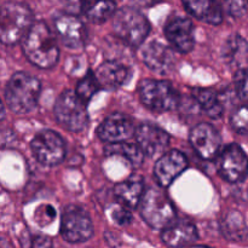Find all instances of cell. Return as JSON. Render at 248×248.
I'll list each match as a JSON object with an SVG mask.
<instances>
[{
  "label": "cell",
  "mask_w": 248,
  "mask_h": 248,
  "mask_svg": "<svg viewBox=\"0 0 248 248\" xmlns=\"http://www.w3.org/2000/svg\"><path fill=\"white\" fill-rule=\"evenodd\" d=\"M41 84L35 77L24 72L15 73L5 86L6 106L16 114H28L36 108Z\"/></svg>",
  "instance_id": "2"
},
{
  "label": "cell",
  "mask_w": 248,
  "mask_h": 248,
  "mask_svg": "<svg viewBox=\"0 0 248 248\" xmlns=\"http://www.w3.org/2000/svg\"><path fill=\"white\" fill-rule=\"evenodd\" d=\"M190 248H212V247H208V246H193Z\"/></svg>",
  "instance_id": "34"
},
{
  "label": "cell",
  "mask_w": 248,
  "mask_h": 248,
  "mask_svg": "<svg viewBox=\"0 0 248 248\" xmlns=\"http://www.w3.org/2000/svg\"><path fill=\"white\" fill-rule=\"evenodd\" d=\"M128 68L115 60L106 61L97 68L96 77L102 89L115 90L123 86L127 80Z\"/></svg>",
  "instance_id": "19"
},
{
  "label": "cell",
  "mask_w": 248,
  "mask_h": 248,
  "mask_svg": "<svg viewBox=\"0 0 248 248\" xmlns=\"http://www.w3.org/2000/svg\"><path fill=\"white\" fill-rule=\"evenodd\" d=\"M138 94L148 109L159 113L173 110L181 101L177 90L166 80H142L138 85Z\"/></svg>",
  "instance_id": "6"
},
{
  "label": "cell",
  "mask_w": 248,
  "mask_h": 248,
  "mask_svg": "<svg viewBox=\"0 0 248 248\" xmlns=\"http://www.w3.org/2000/svg\"><path fill=\"white\" fill-rule=\"evenodd\" d=\"M183 5L189 14L200 21L210 24L222 23L223 10L219 2L199 0V1H186Z\"/></svg>",
  "instance_id": "21"
},
{
  "label": "cell",
  "mask_w": 248,
  "mask_h": 248,
  "mask_svg": "<svg viewBox=\"0 0 248 248\" xmlns=\"http://www.w3.org/2000/svg\"><path fill=\"white\" fill-rule=\"evenodd\" d=\"M222 56L230 67H241L248 57V43L237 34L230 35L223 44Z\"/></svg>",
  "instance_id": "22"
},
{
  "label": "cell",
  "mask_w": 248,
  "mask_h": 248,
  "mask_svg": "<svg viewBox=\"0 0 248 248\" xmlns=\"http://www.w3.org/2000/svg\"><path fill=\"white\" fill-rule=\"evenodd\" d=\"M36 161L45 166H56L65 157V143L57 132L52 130L40 131L31 143Z\"/></svg>",
  "instance_id": "9"
},
{
  "label": "cell",
  "mask_w": 248,
  "mask_h": 248,
  "mask_svg": "<svg viewBox=\"0 0 248 248\" xmlns=\"http://www.w3.org/2000/svg\"><path fill=\"white\" fill-rule=\"evenodd\" d=\"M198 239L199 232L195 225L184 219H176L161 232L162 242L172 248L190 246Z\"/></svg>",
  "instance_id": "18"
},
{
  "label": "cell",
  "mask_w": 248,
  "mask_h": 248,
  "mask_svg": "<svg viewBox=\"0 0 248 248\" xmlns=\"http://www.w3.org/2000/svg\"><path fill=\"white\" fill-rule=\"evenodd\" d=\"M115 196L124 206L135 208L140 206L144 195V181L140 176H132L126 181L116 184L114 189Z\"/></svg>",
  "instance_id": "20"
},
{
  "label": "cell",
  "mask_w": 248,
  "mask_h": 248,
  "mask_svg": "<svg viewBox=\"0 0 248 248\" xmlns=\"http://www.w3.org/2000/svg\"><path fill=\"white\" fill-rule=\"evenodd\" d=\"M137 145L149 157L162 156L170 144V135L153 124H142L136 131Z\"/></svg>",
  "instance_id": "14"
},
{
  "label": "cell",
  "mask_w": 248,
  "mask_h": 248,
  "mask_svg": "<svg viewBox=\"0 0 248 248\" xmlns=\"http://www.w3.org/2000/svg\"><path fill=\"white\" fill-rule=\"evenodd\" d=\"M165 35L172 47L182 53L190 52L195 45L193 22L182 16H174L165 24Z\"/></svg>",
  "instance_id": "16"
},
{
  "label": "cell",
  "mask_w": 248,
  "mask_h": 248,
  "mask_svg": "<svg viewBox=\"0 0 248 248\" xmlns=\"http://www.w3.org/2000/svg\"><path fill=\"white\" fill-rule=\"evenodd\" d=\"M113 29L124 43L137 47L147 39L150 24L140 10L135 7H123L114 15Z\"/></svg>",
  "instance_id": "5"
},
{
  "label": "cell",
  "mask_w": 248,
  "mask_h": 248,
  "mask_svg": "<svg viewBox=\"0 0 248 248\" xmlns=\"http://www.w3.org/2000/svg\"><path fill=\"white\" fill-rule=\"evenodd\" d=\"M140 216L148 225L164 230L176 220V208L171 199L159 188H149L140 203Z\"/></svg>",
  "instance_id": "4"
},
{
  "label": "cell",
  "mask_w": 248,
  "mask_h": 248,
  "mask_svg": "<svg viewBox=\"0 0 248 248\" xmlns=\"http://www.w3.org/2000/svg\"><path fill=\"white\" fill-rule=\"evenodd\" d=\"M143 60L150 70L160 75L169 74L176 64L173 51L157 41H153L145 46L143 50Z\"/></svg>",
  "instance_id": "17"
},
{
  "label": "cell",
  "mask_w": 248,
  "mask_h": 248,
  "mask_svg": "<svg viewBox=\"0 0 248 248\" xmlns=\"http://www.w3.org/2000/svg\"><path fill=\"white\" fill-rule=\"evenodd\" d=\"M22 47L29 62L41 69L55 67L60 60L57 39L44 21L34 22L22 40Z\"/></svg>",
  "instance_id": "1"
},
{
  "label": "cell",
  "mask_w": 248,
  "mask_h": 248,
  "mask_svg": "<svg viewBox=\"0 0 248 248\" xmlns=\"http://www.w3.org/2000/svg\"><path fill=\"white\" fill-rule=\"evenodd\" d=\"M82 14L94 23H102L116 14L114 1H87L81 4Z\"/></svg>",
  "instance_id": "26"
},
{
  "label": "cell",
  "mask_w": 248,
  "mask_h": 248,
  "mask_svg": "<svg viewBox=\"0 0 248 248\" xmlns=\"http://www.w3.org/2000/svg\"><path fill=\"white\" fill-rule=\"evenodd\" d=\"M230 123L236 132L248 136V104L240 107L232 113Z\"/></svg>",
  "instance_id": "29"
},
{
  "label": "cell",
  "mask_w": 248,
  "mask_h": 248,
  "mask_svg": "<svg viewBox=\"0 0 248 248\" xmlns=\"http://www.w3.org/2000/svg\"><path fill=\"white\" fill-rule=\"evenodd\" d=\"M135 124L130 116L115 113L107 116L97 127V136L103 142L109 144L124 143L136 135Z\"/></svg>",
  "instance_id": "12"
},
{
  "label": "cell",
  "mask_w": 248,
  "mask_h": 248,
  "mask_svg": "<svg viewBox=\"0 0 248 248\" xmlns=\"http://www.w3.org/2000/svg\"><path fill=\"white\" fill-rule=\"evenodd\" d=\"M188 167V159L182 152L169 150L157 159L154 166V177L160 186H171L172 182Z\"/></svg>",
  "instance_id": "15"
},
{
  "label": "cell",
  "mask_w": 248,
  "mask_h": 248,
  "mask_svg": "<svg viewBox=\"0 0 248 248\" xmlns=\"http://www.w3.org/2000/svg\"><path fill=\"white\" fill-rule=\"evenodd\" d=\"M86 102L73 90H65L57 97L53 108L57 123L70 132H79L89 121Z\"/></svg>",
  "instance_id": "7"
},
{
  "label": "cell",
  "mask_w": 248,
  "mask_h": 248,
  "mask_svg": "<svg viewBox=\"0 0 248 248\" xmlns=\"http://www.w3.org/2000/svg\"><path fill=\"white\" fill-rule=\"evenodd\" d=\"M237 96L248 104V68H240L235 74Z\"/></svg>",
  "instance_id": "30"
},
{
  "label": "cell",
  "mask_w": 248,
  "mask_h": 248,
  "mask_svg": "<svg viewBox=\"0 0 248 248\" xmlns=\"http://www.w3.org/2000/svg\"><path fill=\"white\" fill-rule=\"evenodd\" d=\"M194 101L196 102L201 110L212 119H219L223 115V103L219 98V94L213 89L205 87H196L191 91Z\"/></svg>",
  "instance_id": "23"
},
{
  "label": "cell",
  "mask_w": 248,
  "mask_h": 248,
  "mask_svg": "<svg viewBox=\"0 0 248 248\" xmlns=\"http://www.w3.org/2000/svg\"><path fill=\"white\" fill-rule=\"evenodd\" d=\"M220 230L225 239L229 241L241 242L248 235L245 218L239 211H229L220 222Z\"/></svg>",
  "instance_id": "24"
},
{
  "label": "cell",
  "mask_w": 248,
  "mask_h": 248,
  "mask_svg": "<svg viewBox=\"0 0 248 248\" xmlns=\"http://www.w3.org/2000/svg\"><path fill=\"white\" fill-rule=\"evenodd\" d=\"M189 140L196 154L203 160H213L222 152V137L217 128L211 124L202 123L196 125L191 130Z\"/></svg>",
  "instance_id": "13"
},
{
  "label": "cell",
  "mask_w": 248,
  "mask_h": 248,
  "mask_svg": "<svg viewBox=\"0 0 248 248\" xmlns=\"http://www.w3.org/2000/svg\"><path fill=\"white\" fill-rule=\"evenodd\" d=\"M61 235L70 244H80L91 239L93 235V224L84 208L72 205L63 211Z\"/></svg>",
  "instance_id": "8"
},
{
  "label": "cell",
  "mask_w": 248,
  "mask_h": 248,
  "mask_svg": "<svg viewBox=\"0 0 248 248\" xmlns=\"http://www.w3.org/2000/svg\"><path fill=\"white\" fill-rule=\"evenodd\" d=\"M110 217L119 225L128 224L132 219V215L123 206H113L110 210Z\"/></svg>",
  "instance_id": "31"
},
{
  "label": "cell",
  "mask_w": 248,
  "mask_h": 248,
  "mask_svg": "<svg viewBox=\"0 0 248 248\" xmlns=\"http://www.w3.org/2000/svg\"><path fill=\"white\" fill-rule=\"evenodd\" d=\"M0 7V38L5 45H15L33 26V15L24 2L2 1Z\"/></svg>",
  "instance_id": "3"
},
{
  "label": "cell",
  "mask_w": 248,
  "mask_h": 248,
  "mask_svg": "<svg viewBox=\"0 0 248 248\" xmlns=\"http://www.w3.org/2000/svg\"><path fill=\"white\" fill-rule=\"evenodd\" d=\"M104 153L107 156H121L127 160L132 166L138 167L142 165L144 160V153L142 152L138 145L130 144V143H116V144H108L104 148Z\"/></svg>",
  "instance_id": "25"
},
{
  "label": "cell",
  "mask_w": 248,
  "mask_h": 248,
  "mask_svg": "<svg viewBox=\"0 0 248 248\" xmlns=\"http://www.w3.org/2000/svg\"><path fill=\"white\" fill-rule=\"evenodd\" d=\"M55 29L61 41L69 48H81L89 39L86 24L73 14L63 12L56 16Z\"/></svg>",
  "instance_id": "11"
},
{
  "label": "cell",
  "mask_w": 248,
  "mask_h": 248,
  "mask_svg": "<svg viewBox=\"0 0 248 248\" xmlns=\"http://www.w3.org/2000/svg\"><path fill=\"white\" fill-rule=\"evenodd\" d=\"M217 170L220 177L229 183L242 182L248 174V157L236 143L227 145L217 157Z\"/></svg>",
  "instance_id": "10"
},
{
  "label": "cell",
  "mask_w": 248,
  "mask_h": 248,
  "mask_svg": "<svg viewBox=\"0 0 248 248\" xmlns=\"http://www.w3.org/2000/svg\"><path fill=\"white\" fill-rule=\"evenodd\" d=\"M228 6H229L228 7V10H229V14L232 15V16L236 17V18L244 16L247 11V2L232 1V2H229V5H228Z\"/></svg>",
  "instance_id": "32"
},
{
  "label": "cell",
  "mask_w": 248,
  "mask_h": 248,
  "mask_svg": "<svg viewBox=\"0 0 248 248\" xmlns=\"http://www.w3.org/2000/svg\"><path fill=\"white\" fill-rule=\"evenodd\" d=\"M38 215H39V218H36V219H35L36 224H39V223H40V220L43 219V217H46V219L48 220V223L52 222V220L55 219V217H56L55 210H53V208L51 207V206H46V211H45V212H43L41 207L38 208V210H36L35 216H38Z\"/></svg>",
  "instance_id": "33"
},
{
  "label": "cell",
  "mask_w": 248,
  "mask_h": 248,
  "mask_svg": "<svg viewBox=\"0 0 248 248\" xmlns=\"http://www.w3.org/2000/svg\"><path fill=\"white\" fill-rule=\"evenodd\" d=\"M19 240L22 248H52V240L46 235H34L26 232Z\"/></svg>",
  "instance_id": "28"
},
{
  "label": "cell",
  "mask_w": 248,
  "mask_h": 248,
  "mask_svg": "<svg viewBox=\"0 0 248 248\" xmlns=\"http://www.w3.org/2000/svg\"><path fill=\"white\" fill-rule=\"evenodd\" d=\"M99 89H101V85H99L98 80H97L96 74L93 72H91V70H89L85 74V77L79 80L75 92H77L78 96L82 101L87 103Z\"/></svg>",
  "instance_id": "27"
}]
</instances>
